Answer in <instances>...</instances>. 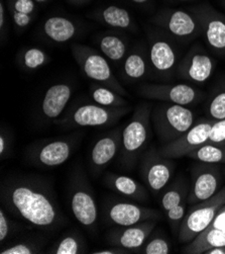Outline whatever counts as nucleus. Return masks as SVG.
<instances>
[{
    "label": "nucleus",
    "mask_w": 225,
    "mask_h": 254,
    "mask_svg": "<svg viewBox=\"0 0 225 254\" xmlns=\"http://www.w3.org/2000/svg\"><path fill=\"white\" fill-rule=\"evenodd\" d=\"M131 1L136 5H144L148 2V0H131Z\"/></svg>",
    "instance_id": "45"
},
{
    "label": "nucleus",
    "mask_w": 225,
    "mask_h": 254,
    "mask_svg": "<svg viewBox=\"0 0 225 254\" xmlns=\"http://www.w3.org/2000/svg\"><path fill=\"white\" fill-rule=\"evenodd\" d=\"M153 22L181 42H189L202 35L201 25L191 10L164 8L154 16Z\"/></svg>",
    "instance_id": "7"
},
{
    "label": "nucleus",
    "mask_w": 225,
    "mask_h": 254,
    "mask_svg": "<svg viewBox=\"0 0 225 254\" xmlns=\"http://www.w3.org/2000/svg\"><path fill=\"white\" fill-rule=\"evenodd\" d=\"M140 171L146 188L154 193H157L172 179L175 171V163L171 158L161 155L159 150L153 149L145 154Z\"/></svg>",
    "instance_id": "12"
},
{
    "label": "nucleus",
    "mask_w": 225,
    "mask_h": 254,
    "mask_svg": "<svg viewBox=\"0 0 225 254\" xmlns=\"http://www.w3.org/2000/svg\"><path fill=\"white\" fill-rule=\"evenodd\" d=\"M132 108H108L98 104H87L74 109L64 119L56 120V123L67 127H106L116 123L131 112Z\"/></svg>",
    "instance_id": "6"
},
{
    "label": "nucleus",
    "mask_w": 225,
    "mask_h": 254,
    "mask_svg": "<svg viewBox=\"0 0 225 254\" xmlns=\"http://www.w3.org/2000/svg\"><path fill=\"white\" fill-rule=\"evenodd\" d=\"M210 227L216 228V229H219V230H222L225 232V206H223L219 210V212L217 213L213 222L211 223Z\"/></svg>",
    "instance_id": "39"
},
{
    "label": "nucleus",
    "mask_w": 225,
    "mask_h": 254,
    "mask_svg": "<svg viewBox=\"0 0 225 254\" xmlns=\"http://www.w3.org/2000/svg\"><path fill=\"white\" fill-rule=\"evenodd\" d=\"M190 10L197 16L209 48L218 54H225V15L207 3Z\"/></svg>",
    "instance_id": "10"
},
{
    "label": "nucleus",
    "mask_w": 225,
    "mask_h": 254,
    "mask_svg": "<svg viewBox=\"0 0 225 254\" xmlns=\"http://www.w3.org/2000/svg\"><path fill=\"white\" fill-rule=\"evenodd\" d=\"M1 199L12 214L36 227L48 229L64 221L54 195L39 182H9L1 189Z\"/></svg>",
    "instance_id": "1"
},
{
    "label": "nucleus",
    "mask_w": 225,
    "mask_h": 254,
    "mask_svg": "<svg viewBox=\"0 0 225 254\" xmlns=\"http://www.w3.org/2000/svg\"><path fill=\"white\" fill-rule=\"evenodd\" d=\"M143 254H169L171 251L170 243L164 238H154L146 243L144 247L138 249Z\"/></svg>",
    "instance_id": "34"
},
{
    "label": "nucleus",
    "mask_w": 225,
    "mask_h": 254,
    "mask_svg": "<svg viewBox=\"0 0 225 254\" xmlns=\"http://www.w3.org/2000/svg\"><path fill=\"white\" fill-rule=\"evenodd\" d=\"M156 225L157 220H148L136 225L121 227L120 229H116L109 234L108 240L114 246L130 251H138L145 243V240L152 233Z\"/></svg>",
    "instance_id": "14"
},
{
    "label": "nucleus",
    "mask_w": 225,
    "mask_h": 254,
    "mask_svg": "<svg viewBox=\"0 0 225 254\" xmlns=\"http://www.w3.org/2000/svg\"><path fill=\"white\" fill-rule=\"evenodd\" d=\"M223 206H225V186L212 197L193 205L179 228V241L189 243L207 229Z\"/></svg>",
    "instance_id": "5"
},
{
    "label": "nucleus",
    "mask_w": 225,
    "mask_h": 254,
    "mask_svg": "<svg viewBox=\"0 0 225 254\" xmlns=\"http://www.w3.org/2000/svg\"><path fill=\"white\" fill-rule=\"evenodd\" d=\"M131 251L128 249H124L121 247H113V248H108V249H101V250H97L94 251V254H126L130 253Z\"/></svg>",
    "instance_id": "40"
},
{
    "label": "nucleus",
    "mask_w": 225,
    "mask_h": 254,
    "mask_svg": "<svg viewBox=\"0 0 225 254\" xmlns=\"http://www.w3.org/2000/svg\"><path fill=\"white\" fill-rule=\"evenodd\" d=\"M173 1H184V2H186V1H192V0H173Z\"/></svg>",
    "instance_id": "47"
},
{
    "label": "nucleus",
    "mask_w": 225,
    "mask_h": 254,
    "mask_svg": "<svg viewBox=\"0 0 225 254\" xmlns=\"http://www.w3.org/2000/svg\"><path fill=\"white\" fill-rule=\"evenodd\" d=\"M90 94L95 104L108 108L129 107V101L126 97L116 91L101 84H94L90 88Z\"/></svg>",
    "instance_id": "29"
},
{
    "label": "nucleus",
    "mask_w": 225,
    "mask_h": 254,
    "mask_svg": "<svg viewBox=\"0 0 225 254\" xmlns=\"http://www.w3.org/2000/svg\"><path fill=\"white\" fill-rule=\"evenodd\" d=\"M147 59L141 50L131 52L122 62L123 77L130 81H136L143 78L147 72Z\"/></svg>",
    "instance_id": "26"
},
{
    "label": "nucleus",
    "mask_w": 225,
    "mask_h": 254,
    "mask_svg": "<svg viewBox=\"0 0 225 254\" xmlns=\"http://www.w3.org/2000/svg\"><path fill=\"white\" fill-rule=\"evenodd\" d=\"M187 157L203 163L225 164V143L208 142L192 151Z\"/></svg>",
    "instance_id": "28"
},
{
    "label": "nucleus",
    "mask_w": 225,
    "mask_h": 254,
    "mask_svg": "<svg viewBox=\"0 0 225 254\" xmlns=\"http://www.w3.org/2000/svg\"><path fill=\"white\" fill-rule=\"evenodd\" d=\"M93 18L108 27L121 31H135V22L126 8L117 5H108L93 13Z\"/></svg>",
    "instance_id": "22"
},
{
    "label": "nucleus",
    "mask_w": 225,
    "mask_h": 254,
    "mask_svg": "<svg viewBox=\"0 0 225 254\" xmlns=\"http://www.w3.org/2000/svg\"><path fill=\"white\" fill-rule=\"evenodd\" d=\"M71 50L74 59L88 78L97 84L111 88L124 97L129 96V92L116 79L104 56L88 46L76 43L72 45Z\"/></svg>",
    "instance_id": "4"
},
{
    "label": "nucleus",
    "mask_w": 225,
    "mask_h": 254,
    "mask_svg": "<svg viewBox=\"0 0 225 254\" xmlns=\"http://www.w3.org/2000/svg\"><path fill=\"white\" fill-rule=\"evenodd\" d=\"M11 230V223L6 217L4 211H0V241L3 242L9 235Z\"/></svg>",
    "instance_id": "38"
},
{
    "label": "nucleus",
    "mask_w": 225,
    "mask_h": 254,
    "mask_svg": "<svg viewBox=\"0 0 225 254\" xmlns=\"http://www.w3.org/2000/svg\"><path fill=\"white\" fill-rule=\"evenodd\" d=\"M107 217L111 223L118 227H129L148 220H158L161 215L155 209L119 201L109 207Z\"/></svg>",
    "instance_id": "13"
},
{
    "label": "nucleus",
    "mask_w": 225,
    "mask_h": 254,
    "mask_svg": "<svg viewBox=\"0 0 225 254\" xmlns=\"http://www.w3.org/2000/svg\"><path fill=\"white\" fill-rule=\"evenodd\" d=\"M223 173H224V175H225V168L223 169Z\"/></svg>",
    "instance_id": "48"
},
{
    "label": "nucleus",
    "mask_w": 225,
    "mask_h": 254,
    "mask_svg": "<svg viewBox=\"0 0 225 254\" xmlns=\"http://www.w3.org/2000/svg\"><path fill=\"white\" fill-rule=\"evenodd\" d=\"M122 129L118 128L100 138L92 148L90 160L94 171H99L107 166L121 149Z\"/></svg>",
    "instance_id": "17"
},
{
    "label": "nucleus",
    "mask_w": 225,
    "mask_h": 254,
    "mask_svg": "<svg viewBox=\"0 0 225 254\" xmlns=\"http://www.w3.org/2000/svg\"><path fill=\"white\" fill-rule=\"evenodd\" d=\"M52 251V253L55 254H77L81 253V244L78 238L67 236L63 238Z\"/></svg>",
    "instance_id": "33"
},
{
    "label": "nucleus",
    "mask_w": 225,
    "mask_h": 254,
    "mask_svg": "<svg viewBox=\"0 0 225 254\" xmlns=\"http://www.w3.org/2000/svg\"><path fill=\"white\" fill-rule=\"evenodd\" d=\"M34 1H35L37 4H44V3L47 2L48 0H34Z\"/></svg>",
    "instance_id": "46"
},
{
    "label": "nucleus",
    "mask_w": 225,
    "mask_h": 254,
    "mask_svg": "<svg viewBox=\"0 0 225 254\" xmlns=\"http://www.w3.org/2000/svg\"><path fill=\"white\" fill-rule=\"evenodd\" d=\"M185 189L182 186H174L170 190H168L163 197L161 205L165 213L170 211L171 209L177 207L182 201H184Z\"/></svg>",
    "instance_id": "32"
},
{
    "label": "nucleus",
    "mask_w": 225,
    "mask_h": 254,
    "mask_svg": "<svg viewBox=\"0 0 225 254\" xmlns=\"http://www.w3.org/2000/svg\"><path fill=\"white\" fill-rule=\"evenodd\" d=\"M222 2H223V4H225V0H223V1H222Z\"/></svg>",
    "instance_id": "49"
},
{
    "label": "nucleus",
    "mask_w": 225,
    "mask_h": 254,
    "mask_svg": "<svg viewBox=\"0 0 225 254\" xmlns=\"http://www.w3.org/2000/svg\"><path fill=\"white\" fill-rule=\"evenodd\" d=\"M4 27H5V9L3 1L0 2V30L1 35H4Z\"/></svg>",
    "instance_id": "42"
},
{
    "label": "nucleus",
    "mask_w": 225,
    "mask_h": 254,
    "mask_svg": "<svg viewBox=\"0 0 225 254\" xmlns=\"http://www.w3.org/2000/svg\"><path fill=\"white\" fill-rule=\"evenodd\" d=\"M71 208L74 217L85 227H92L98 219L97 204L92 193L79 187L75 190L71 198Z\"/></svg>",
    "instance_id": "19"
},
{
    "label": "nucleus",
    "mask_w": 225,
    "mask_h": 254,
    "mask_svg": "<svg viewBox=\"0 0 225 254\" xmlns=\"http://www.w3.org/2000/svg\"><path fill=\"white\" fill-rule=\"evenodd\" d=\"M147 56L152 68L159 75L171 76L177 66V50L168 39L156 37L151 40Z\"/></svg>",
    "instance_id": "15"
},
{
    "label": "nucleus",
    "mask_w": 225,
    "mask_h": 254,
    "mask_svg": "<svg viewBox=\"0 0 225 254\" xmlns=\"http://www.w3.org/2000/svg\"><path fill=\"white\" fill-rule=\"evenodd\" d=\"M220 182L221 177L218 167L206 166L201 168L195 177L187 202L195 205L212 197L218 191Z\"/></svg>",
    "instance_id": "16"
},
{
    "label": "nucleus",
    "mask_w": 225,
    "mask_h": 254,
    "mask_svg": "<svg viewBox=\"0 0 225 254\" xmlns=\"http://www.w3.org/2000/svg\"><path fill=\"white\" fill-rule=\"evenodd\" d=\"M0 253L1 254H33V253H37V249L32 244L22 242V243H17L8 248H5Z\"/></svg>",
    "instance_id": "37"
},
{
    "label": "nucleus",
    "mask_w": 225,
    "mask_h": 254,
    "mask_svg": "<svg viewBox=\"0 0 225 254\" xmlns=\"http://www.w3.org/2000/svg\"><path fill=\"white\" fill-rule=\"evenodd\" d=\"M100 52L113 63L123 62L128 53V44L121 36L107 33L97 41Z\"/></svg>",
    "instance_id": "25"
},
{
    "label": "nucleus",
    "mask_w": 225,
    "mask_h": 254,
    "mask_svg": "<svg viewBox=\"0 0 225 254\" xmlns=\"http://www.w3.org/2000/svg\"><path fill=\"white\" fill-rule=\"evenodd\" d=\"M208 118L219 121L225 119V78L212 95L207 109Z\"/></svg>",
    "instance_id": "31"
},
{
    "label": "nucleus",
    "mask_w": 225,
    "mask_h": 254,
    "mask_svg": "<svg viewBox=\"0 0 225 254\" xmlns=\"http://www.w3.org/2000/svg\"><path fill=\"white\" fill-rule=\"evenodd\" d=\"M216 61L199 46H194L177 65L176 73L183 80L204 83L212 76Z\"/></svg>",
    "instance_id": "11"
},
{
    "label": "nucleus",
    "mask_w": 225,
    "mask_h": 254,
    "mask_svg": "<svg viewBox=\"0 0 225 254\" xmlns=\"http://www.w3.org/2000/svg\"><path fill=\"white\" fill-rule=\"evenodd\" d=\"M72 148L71 142L67 140L49 141L38 149L35 158L41 165L57 167L70 158Z\"/></svg>",
    "instance_id": "20"
},
{
    "label": "nucleus",
    "mask_w": 225,
    "mask_h": 254,
    "mask_svg": "<svg viewBox=\"0 0 225 254\" xmlns=\"http://www.w3.org/2000/svg\"><path fill=\"white\" fill-rule=\"evenodd\" d=\"M214 122L215 121L210 118L201 119L199 122L195 123L192 128H190L178 139L171 143L162 145L159 148L160 154L171 159L187 156L192 151L209 142Z\"/></svg>",
    "instance_id": "8"
},
{
    "label": "nucleus",
    "mask_w": 225,
    "mask_h": 254,
    "mask_svg": "<svg viewBox=\"0 0 225 254\" xmlns=\"http://www.w3.org/2000/svg\"><path fill=\"white\" fill-rule=\"evenodd\" d=\"M152 111L153 108L148 103L139 104L128 125L122 129L120 151L126 164L134 162L151 140Z\"/></svg>",
    "instance_id": "3"
},
{
    "label": "nucleus",
    "mask_w": 225,
    "mask_h": 254,
    "mask_svg": "<svg viewBox=\"0 0 225 254\" xmlns=\"http://www.w3.org/2000/svg\"><path fill=\"white\" fill-rule=\"evenodd\" d=\"M205 254H225V245L212 248L208 250Z\"/></svg>",
    "instance_id": "43"
},
{
    "label": "nucleus",
    "mask_w": 225,
    "mask_h": 254,
    "mask_svg": "<svg viewBox=\"0 0 225 254\" xmlns=\"http://www.w3.org/2000/svg\"><path fill=\"white\" fill-rule=\"evenodd\" d=\"M73 88L68 83H57L48 87L42 100V113L47 120H57L71 99Z\"/></svg>",
    "instance_id": "18"
},
{
    "label": "nucleus",
    "mask_w": 225,
    "mask_h": 254,
    "mask_svg": "<svg viewBox=\"0 0 225 254\" xmlns=\"http://www.w3.org/2000/svg\"><path fill=\"white\" fill-rule=\"evenodd\" d=\"M225 245V232L213 227H208L196 236L183 249V253L205 254L208 250Z\"/></svg>",
    "instance_id": "24"
},
{
    "label": "nucleus",
    "mask_w": 225,
    "mask_h": 254,
    "mask_svg": "<svg viewBox=\"0 0 225 254\" xmlns=\"http://www.w3.org/2000/svg\"><path fill=\"white\" fill-rule=\"evenodd\" d=\"M152 123L159 140L165 145L192 128L195 124V114L185 106L163 103L154 107Z\"/></svg>",
    "instance_id": "2"
},
{
    "label": "nucleus",
    "mask_w": 225,
    "mask_h": 254,
    "mask_svg": "<svg viewBox=\"0 0 225 254\" xmlns=\"http://www.w3.org/2000/svg\"><path fill=\"white\" fill-rule=\"evenodd\" d=\"M105 185L124 196L143 201L148 198L146 190L137 181L127 175L108 174L105 179Z\"/></svg>",
    "instance_id": "23"
},
{
    "label": "nucleus",
    "mask_w": 225,
    "mask_h": 254,
    "mask_svg": "<svg viewBox=\"0 0 225 254\" xmlns=\"http://www.w3.org/2000/svg\"><path fill=\"white\" fill-rule=\"evenodd\" d=\"M186 214H187V212H186V202L185 201H182L180 205L171 209L170 211H168L166 213L169 224L172 227L174 232L177 230L179 231V228H180L181 223H182L183 219L185 218Z\"/></svg>",
    "instance_id": "35"
},
{
    "label": "nucleus",
    "mask_w": 225,
    "mask_h": 254,
    "mask_svg": "<svg viewBox=\"0 0 225 254\" xmlns=\"http://www.w3.org/2000/svg\"><path fill=\"white\" fill-rule=\"evenodd\" d=\"M49 60L48 55L40 48H29L23 51L20 57L21 65L29 71H35L43 67Z\"/></svg>",
    "instance_id": "30"
},
{
    "label": "nucleus",
    "mask_w": 225,
    "mask_h": 254,
    "mask_svg": "<svg viewBox=\"0 0 225 254\" xmlns=\"http://www.w3.org/2000/svg\"><path fill=\"white\" fill-rule=\"evenodd\" d=\"M67 1L70 3H73V4L79 5V4H84V3L89 2V0H67Z\"/></svg>",
    "instance_id": "44"
},
{
    "label": "nucleus",
    "mask_w": 225,
    "mask_h": 254,
    "mask_svg": "<svg viewBox=\"0 0 225 254\" xmlns=\"http://www.w3.org/2000/svg\"><path fill=\"white\" fill-rule=\"evenodd\" d=\"M8 144H7V138H5L4 136V132H1V135H0V155L3 158L6 150H7Z\"/></svg>",
    "instance_id": "41"
},
{
    "label": "nucleus",
    "mask_w": 225,
    "mask_h": 254,
    "mask_svg": "<svg viewBox=\"0 0 225 254\" xmlns=\"http://www.w3.org/2000/svg\"><path fill=\"white\" fill-rule=\"evenodd\" d=\"M44 35L55 43H67L78 34V27L72 19L65 16H51L42 25Z\"/></svg>",
    "instance_id": "21"
},
{
    "label": "nucleus",
    "mask_w": 225,
    "mask_h": 254,
    "mask_svg": "<svg viewBox=\"0 0 225 254\" xmlns=\"http://www.w3.org/2000/svg\"><path fill=\"white\" fill-rule=\"evenodd\" d=\"M12 21L18 30H24L34 20L37 3L34 0H8Z\"/></svg>",
    "instance_id": "27"
},
{
    "label": "nucleus",
    "mask_w": 225,
    "mask_h": 254,
    "mask_svg": "<svg viewBox=\"0 0 225 254\" xmlns=\"http://www.w3.org/2000/svg\"><path fill=\"white\" fill-rule=\"evenodd\" d=\"M138 92L141 96L180 106H192L202 98L203 93L196 87L186 84H143Z\"/></svg>",
    "instance_id": "9"
},
{
    "label": "nucleus",
    "mask_w": 225,
    "mask_h": 254,
    "mask_svg": "<svg viewBox=\"0 0 225 254\" xmlns=\"http://www.w3.org/2000/svg\"><path fill=\"white\" fill-rule=\"evenodd\" d=\"M210 143H225V119L215 121L209 137Z\"/></svg>",
    "instance_id": "36"
}]
</instances>
